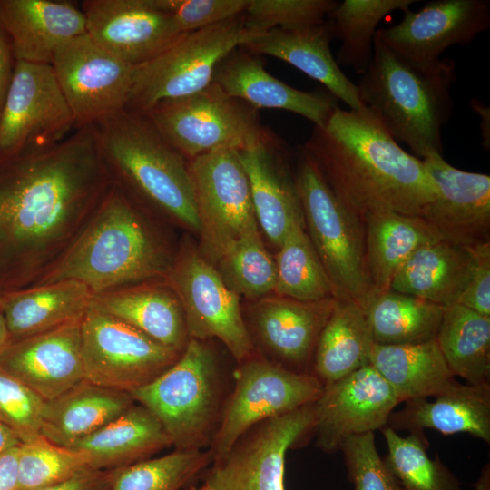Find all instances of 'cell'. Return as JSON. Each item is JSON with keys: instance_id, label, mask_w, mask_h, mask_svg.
<instances>
[{"instance_id": "cell-53", "label": "cell", "mask_w": 490, "mask_h": 490, "mask_svg": "<svg viewBox=\"0 0 490 490\" xmlns=\"http://www.w3.org/2000/svg\"><path fill=\"white\" fill-rule=\"evenodd\" d=\"M21 443L22 441L14 431L0 423V455L18 446Z\"/></svg>"}, {"instance_id": "cell-29", "label": "cell", "mask_w": 490, "mask_h": 490, "mask_svg": "<svg viewBox=\"0 0 490 490\" xmlns=\"http://www.w3.org/2000/svg\"><path fill=\"white\" fill-rule=\"evenodd\" d=\"M134 403L131 393L83 379L64 393L45 401L41 436L70 448L118 417Z\"/></svg>"}, {"instance_id": "cell-19", "label": "cell", "mask_w": 490, "mask_h": 490, "mask_svg": "<svg viewBox=\"0 0 490 490\" xmlns=\"http://www.w3.org/2000/svg\"><path fill=\"white\" fill-rule=\"evenodd\" d=\"M81 9L86 34L133 66L152 60L184 34L155 0H85Z\"/></svg>"}, {"instance_id": "cell-7", "label": "cell", "mask_w": 490, "mask_h": 490, "mask_svg": "<svg viewBox=\"0 0 490 490\" xmlns=\"http://www.w3.org/2000/svg\"><path fill=\"white\" fill-rule=\"evenodd\" d=\"M295 181L306 232L329 278L335 297L364 310L373 298L365 259V228L329 188L301 150Z\"/></svg>"}, {"instance_id": "cell-3", "label": "cell", "mask_w": 490, "mask_h": 490, "mask_svg": "<svg viewBox=\"0 0 490 490\" xmlns=\"http://www.w3.org/2000/svg\"><path fill=\"white\" fill-rule=\"evenodd\" d=\"M154 217L111 183L78 236L34 285L74 279L95 296L164 280L176 252Z\"/></svg>"}, {"instance_id": "cell-18", "label": "cell", "mask_w": 490, "mask_h": 490, "mask_svg": "<svg viewBox=\"0 0 490 490\" xmlns=\"http://www.w3.org/2000/svg\"><path fill=\"white\" fill-rule=\"evenodd\" d=\"M399 401L389 385L370 365L325 386L315 401L316 446L339 451L348 437L381 430Z\"/></svg>"}, {"instance_id": "cell-56", "label": "cell", "mask_w": 490, "mask_h": 490, "mask_svg": "<svg viewBox=\"0 0 490 490\" xmlns=\"http://www.w3.org/2000/svg\"><path fill=\"white\" fill-rule=\"evenodd\" d=\"M198 490H210V489L205 484H203Z\"/></svg>"}, {"instance_id": "cell-9", "label": "cell", "mask_w": 490, "mask_h": 490, "mask_svg": "<svg viewBox=\"0 0 490 490\" xmlns=\"http://www.w3.org/2000/svg\"><path fill=\"white\" fill-rule=\"evenodd\" d=\"M232 385L210 450L220 460L255 425L314 403L323 385L309 374L283 368L253 352L237 362Z\"/></svg>"}, {"instance_id": "cell-38", "label": "cell", "mask_w": 490, "mask_h": 490, "mask_svg": "<svg viewBox=\"0 0 490 490\" xmlns=\"http://www.w3.org/2000/svg\"><path fill=\"white\" fill-rule=\"evenodd\" d=\"M416 0H344L328 16L334 38L340 40L336 61L362 75L374 52L377 25L391 12L410 8Z\"/></svg>"}, {"instance_id": "cell-24", "label": "cell", "mask_w": 490, "mask_h": 490, "mask_svg": "<svg viewBox=\"0 0 490 490\" xmlns=\"http://www.w3.org/2000/svg\"><path fill=\"white\" fill-rule=\"evenodd\" d=\"M328 21L308 27L273 28L263 32L243 29L239 47L250 54L279 58L323 84L351 110H361L357 84L342 72L330 50L333 39Z\"/></svg>"}, {"instance_id": "cell-52", "label": "cell", "mask_w": 490, "mask_h": 490, "mask_svg": "<svg viewBox=\"0 0 490 490\" xmlns=\"http://www.w3.org/2000/svg\"><path fill=\"white\" fill-rule=\"evenodd\" d=\"M470 106L472 110L479 116V128L482 134L483 146L485 150L490 149V110L477 99H471Z\"/></svg>"}, {"instance_id": "cell-10", "label": "cell", "mask_w": 490, "mask_h": 490, "mask_svg": "<svg viewBox=\"0 0 490 490\" xmlns=\"http://www.w3.org/2000/svg\"><path fill=\"white\" fill-rule=\"evenodd\" d=\"M255 108L215 83L194 94L162 102L143 113L186 161L221 149L239 150L260 130Z\"/></svg>"}, {"instance_id": "cell-40", "label": "cell", "mask_w": 490, "mask_h": 490, "mask_svg": "<svg viewBox=\"0 0 490 490\" xmlns=\"http://www.w3.org/2000/svg\"><path fill=\"white\" fill-rule=\"evenodd\" d=\"M381 432L387 446L384 459L403 490H461L458 479L439 457L428 456L424 431L401 436L387 426Z\"/></svg>"}, {"instance_id": "cell-39", "label": "cell", "mask_w": 490, "mask_h": 490, "mask_svg": "<svg viewBox=\"0 0 490 490\" xmlns=\"http://www.w3.org/2000/svg\"><path fill=\"white\" fill-rule=\"evenodd\" d=\"M274 260L275 295L301 301L336 298L333 286L306 232L304 223H297L290 229Z\"/></svg>"}, {"instance_id": "cell-54", "label": "cell", "mask_w": 490, "mask_h": 490, "mask_svg": "<svg viewBox=\"0 0 490 490\" xmlns=\"http://www.w3.org/2000/svg\"><path fill=\"white\" fill-rule=\"evenodd\" d=\"M474 490H490V464L486 463L480 471V475L475 484Z\"/></svg>"}, {"instance_id": "cell-34", "label": "cell", "mask_w": 490, "mask_h": 490, "mask_svg": "<svg viewBox=\"0 0 490 490\" xmlns=\"http://www.w3.org/2000/svg\"><path fill=\"white\" fill-rule=\"evenodd\" d=\"M364 228L366 267L373 298L390 290L395 274L415 251L440 240L417 215L380 212L368 217Z\"/></svg>"}, {"instance_id": "cell-49", "label": "cell", "mask_w": 490, "mask_h": 490, "mask_svg": "<svg viewBox=\"0 0 490 490\" xmlns=\"http://www.w3.org/2000/svg\"><path fill=\"white\" fill-rule=\"evenodd\" d=\"M117 470L89 468L64 481L35 490H111Z\"/></svg>"}, {"instance_id": "cell-1", "label": "cell", "mask_w": 490, "mask_h": 490, "mask_svg": "<svg viewBox=\"0 0 490 490\" xmlns=\"http://www.w3.org/2000/svg\"><path fill=\"white\" fill-rule=\"evenodd\" d=\"M110 185L93 125L44 149L0 155V292L34 285Z\"/></svg>"}, {"instance_id": "cell-6", "label": "cell", "mask_w": 490, "mask_h": 490, "mask_svg": "<svg viewBox=\"0 0 490 490\" xmlns=\"http://www.w3.org/2000/svg\"><path fill=\"white\" fill-rule=\"evenodd\" d=\"M209 340L190 338L161 376L131 393L160 421L177 450L209 449L231 387Z\"/></svg>"}, {"instance_id": "cell-55", "label": "cell", "mask_w": 490, "mask_h": 490, "mask_svg": "<svg viewBox=\"0 0 490 490\" xmlns=\"http://www.w3.org/2000/svg\"><path fill=\"white\" fill-rule=\"evenodd\" d=\"M11 341L10 333L3 315V312L0 309V354L7 347Z\"/></svg>"}, {"instance_id": "cell-17", "label": "cell", "mask_w": 490, "mask_h": 490, "mask_svg": "<svg viewBox=\"0 0 490 490\" xmlns=\"http://www.w3.org/2000/svg\"><path fill=\"white\" fill-rule=\"evenodd\" d=\"M337 300L277 295L257 299L245 319L253 348H260L255 353L289 371L309 374L318 338Z\"/></svg>"}, {"instance_id": "cell-22", "label": "cell", "mask_w": 490, "mask_h": 490, "mask_svg": "<svg viewBox=\"0 0 490 490\" xmlns=\"http://www.w3.org/2000/svg\"><path fill=\"white\" fill-rule=\"evenodd\" d=\"M237 152L248 176L259 228L279 249L290 229L304 223L286 150L275 135L261 128Z\"/></svg>"}, {"instance_id": "cell-37", "label": "cell", "mask_w": 490, "mask_h": 490, "mask_svg": "<svg viewBox=\"0 0 490 490\" xmlns=\"http://www.w3.org/2000/svg\"><path fill=\"white\" fill-rule=\"evenodd\" d=\"M444 308L390 289L372 298L364 311L375 344L400 345L436 339Z\"/></svg>"}, {"instance_id": "cell-41", "label": "cell", "mask_w": 490, "mask_h": 490, "mask_svg": "<svg viewBox=\"0 0 490 490\" xmlns=\"http://www.w3.org/2000/svg\"><path fill=\"white\" fill-rule=\"evenodd\" d=\"M213 265L238 296L259 299L274 292L275 260L265 248L259 228L233 242Z\"/></svg>"}, {"instance_id": "cell-48", "label": "cell", "mask_w": 490, "mask_h": 490, "mask_svg": "<svg viewBox=\"0 0 490 490\" xmlns=\"http://www.w3.org/2000/svg\"><path fill=\"white\" fill-rule=\"evenodd\" d=\"M457 303L490 317V242L475 247L474 265Z\"/></svg>"}, {"instance_id": "cell-16", "label": "cell", "mask_w": 490, "mask_h": 490, "mask_svg": "<svg viewBox=\"0 0 490 490\" xmlns=\"http://www.w3.org/2000/svg\"><path fill=\"white\" fill-rule=\"evenodd\" d=\"M315 402L264 420L243 434L228 454L210 466V490H285V457L313 434Z\"/></svg>"}, {"instance_id": "cell-2", "label": "cell", "mask_w": 490, "mask_h": 490, "mask_svg": "<svg viewBox=\"0 0 490 490\" xmlns=\"http://www.w3.org/2000/svg\"><path fill=\"white\" fill-rule=\"evenodd\" d=\"M302 150L363 225L380 212L419 216L438 194L423 160L403 150L366 107H337Z\"/></svg>"}, {"instance_id": "cell-12", "label": "cell", "mask_w": 490, "mask_h": 490, "mask_svg": "<svg viewBox=\"0 0 490 490\" xmlns=\"http://www.w3.org/2000/svg\"><path fill=\"white\" fill-rule=\"evenodd\" d=\"M187 165L200 221V251L214 264L233 242L259 228L248 176L232 148L199 156Z\"/></svg>"}, {"instance_id": "cell-31", "label": "cell", "mask_w": 490, "mask_h": 490, "mask_svg": "<svg viewBox=\"0 0 490 490\" xmlns=\"http://www.w3.org/2000/svg\"><path fill=\"white\" fill-rule=\"evenodd\" d=\"M475 260V248L446 240L415 251L395 274L390 289L446 307L457 303Z\"/></svg>"}, {"instance_id": "cell-15", "label": "cell", "mask_w": 490, "mask_h": 490, "mask_svg": "<svg viewBox=\"0 0 490 490\" xmlns=\"http://www.w3.org/2000/svg\"><path fill=\"white\" fill-rule=\"evenodd\" d=\"M51 65L75 129L99 125L125 111L136 66L103 49L87 34L61 45Z\"/></svg>"}, {"instance_id": "cell-27", "label": "cell", "mask_w": 490, "mask_h": 490, "mask_svg": "<svg viewBox=\"0 0 490 490\" xmlns=\"http://www.w3.org/2000/svg\"><path fill=\"white\" fill-rule=\"evenodd\" d=\"M92 306L181 353L190 338L180 299L165 280L122 286L93 297Z\"/></svg>"}, {"instance_id": "cell-14", "label": "cell", "mask_w": 490, "mask_h": 490, "mask_svg": "<svg viewBox=\"0 0 490 490\" xmlns=\"http://www.w3.org/2000/svg\"><path fill=\"white\" fill-rule=\"evenodd\" d=\"M74 130L52 65L17 61L0 113V155L53 146Z\"/></svg>"}, {"instance_id": "cell-36", "label": "cell", "mask_w": 490, "mask_h": 490, "mask_svg": "<svg viewBox=\"0 0 490 490\" xmlns=\"http://www.w3.org/2000/svg\"><path fill=\"white\" fill-rule=\"evenodd\" d=\"M436 340L455 377L490 383V317L459 303L446 306Z\"/></svg>"}, {"instance_id": "cell-13", "label": "cell", "mask_w": 490, "mask_h": 490, "mask_svg": "<svg viewBox=\"0 0 490 490\" xmlns=\"http://www.w3.org/2000/svg\"><path fill=\"white\" fill-rule=\"evenodd\" d=\"M164 280L180 299L190 338H216L237 362L253 354L240 296L200 250L183 245Z\"/></svg>"}, {"instance_id": "cell-20", "label": "cell", "mask_w": 490, "mask_h": 490, "mask_svg": "<svg viewBox=\"0 0 490 490\" xmlns=\"http://www.w3.org/2000/svg\"><path fill=\"white\" fill-rule=\"evenodd\" d=\"M403 14L399 23L377 29L376 36L396 53L421 63L441 59L452 45L470 44L490 27L488 0H434Z\"/></svg>"}, {"instance_id": "cell-33", "label": "cell", "mask_w": 490, "mask_h": 490, "mask_svg": "<svg viewBox=\"0 0 490 490\" xmlns=\"http://www.w3.org/2000/svg\"><path fill=\"white\" fill-rule=\"evenodd\" d=\"M369 364L399 403L437 397L458 384L436 339L400 345L374 343Z\"/></svg>"}, {"instance_id": "cell-35", "label": "cell", "mask_w": 490, "mask_h": 490, "mask_svg": "<svg viewBox=\"0 0 490 490\" xmlns=\"http://www.w3.org/2000/svg\"><path fill=\"white\" fill-rule=\"evenodd\" d=\"M374 341L364 309L338 299L318 338L309 374L323 387L369 364Z\"/></svg>"}, {"instance_id": "cell-45", "label": "cell", "mask_w": 490, "mask_h": 490, "mask_svg": "<svg viewBox=\"0 0 490 490\" xmlns=\"http://www.w3.org/2000/svg\"><path fill=\"white\" fill-rule=\"evenodd\" d=\"M339 451L354 490H403L379 455L373 432L348 437Z\"/></svg>"}, {"instance_id": "cell-11", "label": "cell", "mask_w": 490, "mask_h": 490, "mask_svg": "<svg viewBox=\"0 0 490 490\" xmlns=\"http://www.w3.org/2000/svg\"><path fill=\"white\" fill-rule=\"evenodd\" d=\"M81 338L84 378L128 393L157 378L181 354L92 305L81 320Z\"/></svg>"}, {"instance_id": "cell-8", "label": "cell", "mask_w": 490, "mask_h": 490, "mask_svg": "<svg viewBox=\"0 0 490 490\" xmlns=\"http://www.w3.org/2000/svg\"><path fill=\"white\" fill-rule=\"evenodd\" d=\"M243 14L182 34L152 60L136 66L125 111L145 113L156 104L208 87L219 63L237 48Z\"/></svg>"}, {"instance_id": "cell-43", "label": "cell", "mask_w": 490, "mask_h": 490, "mask_svg": "<svg viewBox=\"0 0 490 490\" xmlns=\"http://www.w3.org/2000/svg\"><path fill=\"white\" fill-rule=\"evenodd\" d=\"M18 490H35L92 468L82 451L55 445L43 436L21 443Z\"/></svg>"}, {"instance_id": "cell-21", "label": "cell", "mask_w": 490, "mask_h": 490, "mask_svg": "<svg viewBox=\"0 0 490 490\" xmlns=\"http://www.w3.org/2000/svg\"><path fill=\"white\" fill-rule=\"evenodd\" d=\"M438 191L419 215L440 240L466 248L490 242V176L450 165L442 154L422 159Z\"/></svg>"}, {"instance_id": "cell-42", "label": "cell", "mask_w": 490, "mask_h": 490, "mask_svg": "<svg viewBox=\"0 0 490 490\" xmlns=\"http://www.w3.org/2000/svg\"><path fill=\"white\" fill-rule=\"evenodd\" d=\"M211 463L210 449H175L118 469L111 490H181Z\"/></svg>"}, {"instance_id": "cell-50", "label": "cell", "mask_w": 490, "mask_h": 490, "mask_svg": "<svg viewBox=\"0 0 490 490\" xmlns=\"http://www.w3.org/2000/svg\"><path fill=\"white\" fill-rule=\"evenodd\" d=\"M15 64L11 40L0 24V113Z\"/></svg>"}, {"instance_id": "cell-44", "label": "cell", "mask_w": 490, "mask_h": 490, "mask_svg": "<svg viewBox=\"0 0 490 490\" xmlns=\"http://www.w3.org/2000/svg\"><path fill=\"white\" fill-rule=\"evenodd\" d=\"M337 3L333 0H250L243 13V27L249 32H263L320 24Z\"/></svg>"}, {"instance_id": "cell-30", "label": "cell", "mask_w": 490, "mask_h": 490, "mask_svg": "<svg viewBox=\"0 0 490 490\" xmlns=\"http://www.w3.org/2000/svg\"><path fill=\"white\" fill-rule=\"evenodd\" d=\"M93 297L83 283L66 279L0 292V309L15 340L82 318Z\"/></svg>"}, {"instance_id": "cell-4", "label": "cell", "mask_w": 490, "mask_h": 490, "mask_svg": "<svg viewBox=\"0 0 490 490\" xmlns=\"http://www.w3.org/2000/svg\"><path fill=\"white\" fill-rule=\"evenodd\" d=\"M455 62L408 59L377 36L372 60L357 84L362 104L397 141L422 159L443 152L442 128L453 113Z\"/></svg>"}, {"instance_id": "cell-5", "label": "cell", "mask_w": 490, "mask_h": 490, "mask_svg": "<svg viewBox=\"0 0 490 490\" xmlns=\"http://www.w3.org/2000/svg\"><path fill=\"white\" fill-rule=\"evenodd\" d=\"M96 127L101 158L111 183L153 216L199 234L187 161L147 116L123 111Z\"/></svg>"}, {"instance_id": "cell-28", "label": "cell", "mask_w": 490, "mask_h": 490, "mask_svg": "<svg viewBox=\"0 0 490 490\" xmlns=\"http://www.w3.org/2000/svg\"><path fill=\"white\" fill-rule=\"evenodd\" d=\"M435 397L405 402L403 408L392 412L387 426L409 432L429 428L446 436L467 433L490 443V383H458Z\"/></svg>"}, {"instance_id": "cell-32", "label": "cell", "mask_w": 490, "mask_h": 490, "mask_svg": "<svg viewBox=\"0 0 490 490\" xmlns=\"http://www.w3.org/2000/svg\"><path fill=\"white\" fill-rule=\"evenodd\" d=\"M172 446L171 438L155 416L134 403L70 448L83 452L93 469L115 470L151 458Z\"/></svg>"}, {"instance_id": "cell-51", "label": "cell", "mask_w": 490, "mask_h": 490, "mask_svg": "<svg viewBox=\"0 0 490 490\" xmlns=\"http://www.w3.org/2000/svg\"><path fill=\"white\" fill-rule=\"evenodd\" d=\"M19 446L0 455V490H18Z\"/></svg>"}, {"instance_id": "cell-47", "label": "cell", "mask_w": 490, "mask_h": 490, "mask_svg": "<svg viewBox=\"0 0 490 490\" xmlns=\"http://www.w3.org/2000/svg\"><path fill=\"white\" fill-rule=\"evenodd\" d=\"M188 34L242 15L250 0H155Z\"/></svg>"}, {"instance_id": "cell-23", "label": "cell", "mask_w": 490, "mask_h": 490, "mask_svg": "<svg viewBox=\"0 0 490 490\" xmlns=\"http://www.w3.org/2000/svg\"><path fill=\"white\" fill-rule=\"evenodd\" d=\"M82 318L42 333L11 340L0 354V367L44 401L64 393L85 379Z\"/></svg>"}, {"instance_id": "cell-25", "label": "cell", "mask_w": 490, "mask_h": 490, "mask_svg": "<svg viewBox=\"0 0 490 490\" xmlns=\"http://www.w3.org/2000/svg\"><path fill=\"white\" fill-rule=\"evenodd\" d=\"M212 82L256 110H286L307 118L316 127H324L338 107L330 93L296 89L269 74L259 59L236 48L219 63Z\"/></svg>"}, {"instance_id": "cell-26", "label": "cell", "mask_w": 490, "mask_h": 490, "mask_svg": "<svg viewBox=\"0 0 490 490\" xmlns=\"http://www.w3.org/2000/svg\"><path fill=\"white\" fill-rule=\"evenodd\" d=\"M0 24L16 62L51 64L61 45L86 34L81 7L64 0H0Z\"/></svg>"}, {"instance_id": "cell-46", "label": "cell", "mask_w": 490, "mask_h": 490, "mask_svg": "<svg viewBox=\"0 0 490 490\" xmlns=\"http://www.w3.org/2000/svg\"><path fill=\"white\" fill-rule=\"evenodd\" d=\"M45 401L0 367V423L14 431L22 443L41 436Z\"/></svg>"}]
</instances>
